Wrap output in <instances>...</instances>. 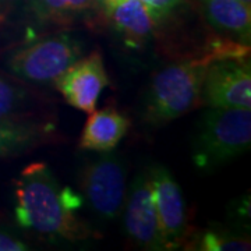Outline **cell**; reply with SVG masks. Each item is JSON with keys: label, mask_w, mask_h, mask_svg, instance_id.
I'll use <instances>...</instances> for the list:
<instances>
[{"label": "cell", "mask_w": 251, "mask_h": 251, "mask_svg": "<svg viewBox=\"0 0 251 251\" xmlns=\"http://www.w3.org/2000/svg\"><path fill=\"white\" fill-rule=\"evenodd\" d=\"M119 1H122V0H105V10L108 11L112 6H115V4H117Z\"/></svg>", "instance_id": "obj_19"}, {"label": "cell", "mask_w": 251, "mask_h": 251, "mask_svg": "<svg viewBox=\"0 0 251 251\" xmlns=\"http://www.w3.org/2000/svg\"><path fill=\"white\" fill-rule=\"evenodd\" d=\"M206 21L218 31L250 42L251 6L242 0H200Z\"/></svg>", "instance_id": "obj_11"}, {"label": "cell", "mask_w": 251, "mask_h": 251, "mask_svg": "<svg viewBox=\"0 0 251 251\" xmlns=\"http://www.w3.org/2000/svg\"><path fill=\"white\" fill-rule=\"evenodd\" d=\"M123 206L125 230L131 243L143 250H165L147 172L137 175L133 180Z\"/></svg>", "instance_id": "obj_8"}, {"label": "cell", "mask_w": 251, "mask_h": 251, "mask_svg": "<svg viewBox=\"0 0 251 251\" xmlns=\"http://www.w3.org/2000/svg\"><path fill=\"white\" fill-rule=\"evenodd\" d=\"M108 13L115 28L130 46L144 44L156 25V18L141 0H122Z\"/></svg>", "instance_id": "obj_12"}, {"label": "cell", "mask_w": 251, "mask_h": 251, "mask_svg": "<svg viewBox=\"0 0 251 251\" xmlns=\"http://www.w3.org/2000/svg\"><path fill=\"white\" fill-rule=\"evenodd\" d=\"M95 1H97L98 4H102V6L105 7V0H95Z\"/></svg>", "instance_id": "obj_20"}, {"label": "cell", "mask_w": 251, "mask_h": 251, "mask_svg": "<svg viewBox=\"0 0 251 251\" xmlns=\"http://www.w3.org/2000/svg\"><path fill=\"white\" fill-rule=\"evenodd\" d=\"M16 219L21 226L48 237L70 242L87 239L90 229L75 218L81 201L70 188H62L49 166L35 162L23 169L16 180Z\"/></svg>", "instance_id": "obj_1"}, {"label": "cell", "mask_w": 251, "mask_h": 251, "mask_svg": "<svg viewBox=\"0 0 251 251\" xmlns=\"http://www.w3.org/2000/svg\"><path fill=\"white\" fill-rule=\"evenodd\" d=\"M31 14L42 23H67L95 7V0H27Z\"/></svg>", "instance_id": "obj_14"}, {"label": "cell", "mask_w": 251, "mask_h": 251, "mask_svg": "<svg viewBox=\"0 0 251 251\" xmlns=\"http://www.w3.org/2000/svg\"><path fill=\"white\" fill-rule=\"evenodd\" d=\"M197 246L194 249L204 251H227V250H250V242L246 239H240L237 236L226 232H215L205 230L200 234L197 240L193 243Z\"/></svg>", "instance_id": "obj_16"}, {"label": "cell", "mask_w": 251, "mask_h": 251, "mask_svg": "<svg viewBox=\"0 0 251 251\" xmlns=\"http://www.w3.org/2000/svg\"><path fill=\"white\" fill-rule=\"evenodd\" d=\"M127 169L122 158L105 153L90 162L81 179L82 194L92 212L102 221H113L125 205Z\"/></svg>", "instance_id": "obj_5"}, {"label": "cell", "mask_w": 251, "mask_h": 251, "mask_svg": "<svg viewBox=\"0 0 251 251\" xmlns=\"http://www.w3.org/2000/svg\"><path fill=\"white\" fill-rule=\"evenodd\" d=\"M201 103L209 108L251 109V70L246 59L212 62L205 73Z\"/></svg>", "instance_id": "obj_6"}, {"label": "cell", "mask_w": 251, "mask_h": 251, "mask_svg": "<svg viewBox=\"0 0 251 251\" xmlns=\"http://www.w3.org/2000/svg\"><path fill=\"white\" fill-rule=\"evenodd\" d=\"M242 1H244V3H249V4H251V0H242Z\"/></svg>", "instance_id": "obj_21"}, {"label": "cell", "mask_w": 251, "mask_h": 251, "mask_svg": "<svg viewBox=\"0 0 251 251\" xmlns=\"http://www.w3.org/2000/svg\"><path fill=\"white\" fill-rule=\"evenodd\" d=\"M48 134L45 126L18 119L0 120V158L25 152L42 143Z\"/></svg>", "instance_id": "obj_13"}, {"label": "cell", "mask_w": 251, "mask_h": 251, "mask_svg": "<svg viewBox=\"0 0 251 251\" xmlns=\"http://www.w3.org/2000/svg\"><path fill=\"white\" fill-rule=\"evenodd\" d=\"M28 250L27 244L13 234L6 233L0 230V251H24Z\"/></svg>", "instance_id": "obj_18"}, {"label": "cell", "mask_w": 251, "mask_h": 251, "mask_svg": "<svg viewBox=\"0 0 251 251\" xmlns=\"http://www.w3.org/2000/svg\"><path fill=\"white\" fill-rule=\"evenodd\" d=\"M250 144V109L209 108L193 140V161L198 169L212 171L246 152Z\"/></svg>", "instance_id": "obj_3"}, {"label": "cell", "mask_w": 251, "mask_h": 251, "mask_svg": "<svg viewBox=\"0 0 251 251\" xmlns=\"http://www.w3.org/2000/svg\"><path fill=\"white\" fill-rule=\"evenodd\" d=\"M147 175L152 188L163 247L165 250L177 249L187 236V214L181 188L165 166L156 165Z\"/></svg>", "instance_id": "obj_7"}, {"label": "cell", "mask_w": 251, "mask_h": 251, "mask_svg": "<svg viewBox=\"0 0 251 251\" xmlns=\"http://www.w3.org/2000/svg\"><path fill=\"white\" fill-rule=\"evenodd\" d=\"M63 98L75 109L91 113L97 108L103 88L109 84L108 74L99 52L78 59L54 81Z\"/></svg>", "instance_id": "obj_9"}, {"label": "cell", "mask_w": 251, "mask_h": 251, "mask_svg": "<svg viewBox=\"0 0 251 251\" xmlns=\"http://www.w3.org/2000/svg\"><path fill=\"white\" fill-rule=\"evenodd\" d=\"M141 1L151 10V13L156 20L166 16L168 13L173 11L183 3V0H141Z\"/></svg>", "instance_id": "obj_17"}, {"label": "cell", "mask_w": 251, "mask_h": 251, "mask_svg": "<svg viewBox=\"0 0 251 251\" xmlns=\"http://www.w3.org/2000/svg\"><path fill=\"white\" fill-rule=\"evenodd\" d=\"M130 127V120L117 109L109 108L94 110L85 123L80 137V148L109 152L120 143Z\"/></svg>", "instance_id": "obj_10"}, {"label": "cell", "mask_w": 251, "mask_h": 251, "mask_svg": "<svg viewBox=\"0 0 251 251\" xmlns=\"http://www.w3.org/2000/svg\"><path fill=\"white\" fill-rule=\"evenodd\" d=\"M28 103L29 98L27 92L0 75V120L17 119Z\"/></svg>", "instance_id": "obj_15"}, {"label": "cell", "mask_w": 251, "mask_h": 251, "mask_svg": "<svg viewBox=\"0 0 251 251\" xmlns=\"http://www.w3.org/2000/svg\"><path fill=\"white\" fill-rule=\"evenodd\" d=\"M211 63L205 54L169 64L156 73L145 98V122L152 126L165 125L200 106L206 69Z\"/></svg>", "instance_id": "obj_2"}, {"label": "cell", "mask_w": 251, "mask_h": 251, "mask_svg": "<svg viewBox=\"0 0 251 251\" xmlns=\"http://www.w3.org/2000/svg\"><path fill=\"white\" fill-rule=\"evenodd\" d=\"M84 46L70 32L41 38L10 54L7 67L21 80L34 84L54 82L82 54Z\"/></svg>", "instance_id": "obj_4"}]
</instances>
